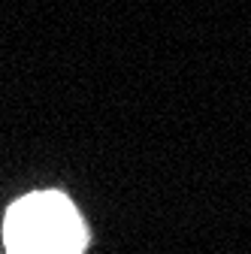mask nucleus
Segmentation results:
<instances>
[{
    "instance_id": "obj_1",
    "label": "nucleus",
    "mask_w": 251,
    "mask_h": 254,
    "mask_svg": "<svg viewBox=\"0 0 251 254\" xmlns=\"http://www.w3.org/2000/svg\"><path fill=\"white\" fill-rule=\"evenodd\" d=\"M3 242L6 254H82L88 233L70 197L37 190L9 206Z\"/></svg>"
}]
</instances>
